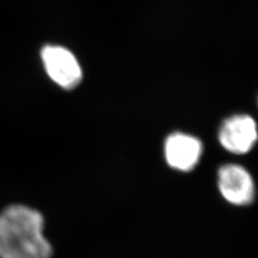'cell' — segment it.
Segmentation results:
<instances>
[{"label":"cell","instance_id":"6da1fadb","mask_svg":"<svg viewBox=\"0 0 258 258\" xmlns=\"http://www.w3.org/2000/svg\"><path fill=\"white\" fill-rule=\"evenodd\" d=\"M44 218L25 205L0 212V258H51L53 248L43 234Z\"/></svg>","mask_w":258,"mask_h":258},{"label":"cell","instance_id":"7a4b0ae2","mask_svg":"<svg viewBox=\"0 0 258 258\" xmlns=\"http://www.w3.org/2000/svg\"><path fill=\"white\" fill-rule=\"evenodd\" d=\"M47 74L64 89H73L82 82V67L69 50L64 47L48 45L41 51Z\"/></svg>","mask_w":258,"mask_h":258},{"label":"cell","instance_id":"3957f363","mask_svg":"<svg viewBox=\"0 0 258 258\" xmlns=\"http://www.w3.org/2000/svg\"><path fill=\"white\" fill-rule=\"evenodd\" d=\"M218 139L222 147L231 153H248L257 142V124L247 114L233 115L223 121Z\"/></svg>","mask_w":258,"mask_h":258},{"label":"cell","instance_id":"277c9868","mask_svg":"<svg viewBox=\"0 0 258 258\" xmlns=\"http://www.w3.org/2000/svg\"><path fill=\"white\" fill-rule=\"evenodd\" d=\"M218 187L223 197L232 205H249L255 197L253 179L249 171L239 165L228 164L220 167Z\"/></svg>","mask_w":258,"mask_h":258},{"label":"cell","instance_id":"5b68a950","mask_svg":"<svg viewBox=\"0 0 258 258\" xmlns=\"http://www.w3.org/2000/svg\"><path fill=\"white\" fill-rule=\"evenodd\" d=\"M203 154V144L195 136L184 132L168 135L165 142V157L168 166L187 172L199 163Z\"/></svg>","mask_w":258,"mask_h":258}]
</instances>
